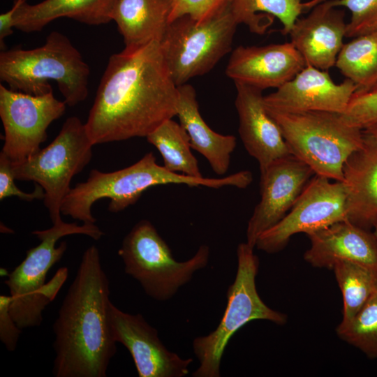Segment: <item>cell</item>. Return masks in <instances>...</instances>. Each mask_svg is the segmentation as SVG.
Instances as JSON below:
<instances>
[{"label": "cell", "instance_id": "1", "mask_svg": "<svg viewBox=\"0 0 377 377\" xmlns=\"http://www.w3.org/2000/svg\"><path fill=\"white\" fill-rule=\"evenodd\" d=\"M178 89L160 42L109 58L85 123L93 145L147 137L177 114Z\"/></svg>", "mask_w": 377, "mask_h": 377}, {"label": "cell", "instance_id": "2", "mask_svg": "<svg viewBox=\"0 0 377 377\" xmlns=\"http://www.w3.org/2000/svg\"><path fill=\"white\" fill-rule=\"evenodd\" d=\"M110 284L99 251L84 252L53 324L56 377H105L117 352L109 327Z\"/></svg>", "mask_w": 377, "mask_h": 377}, {"label": "cell", "instance_id": "3", "mask_svg": "<svg viewBox=\"0 0 377 377\" xmlns=\"http://www.w3.org/2000/svg\"><path fill=\"white\" fill-rule=\"evenodd\" d=\"M90 70L80 52L59 31H52L43 45L0 53V80L13 91L40 96L52 91L54 81L69 106L88 96Z\"/></svg>", "mask_w": 377, "mask_h": 377}, {"label": "cell", "instance_id": "4", "mask_svg": "<svg viewBox=\"0 0 377 377\" xmlns=\"http://www.w3.org/2000/svg\"><path fill=\"white\" fill-rule=\"evenodd\" d=\"M31 233L40 243L27 251L24 260L8 274L4 281L12 297L10 315L22 330L40 325L44 309L55 298L68 277V268L63 267L45 283L48 271L61 260L67 249L66 242L63 241L55 247L57 242L69 235H85L94 240L103 235L94 223H83L78 226L64 221L53 224L49 229Z\"/></svg>", "mask_w": 377, "mask_h": 377}, {"label": "cell", "instance_id": "5", "mask_svg": "<svg viewBox=\"0 0 377 377\" xmlns=\"http://www.w3.org/2000/svg\"><path fill=\"white\" fill-rule=\"evenodd\" d=\"M170 184L220 188L230 186L231 179L228 176L193 177L170 172L159 165L154 154L149 152L134 164L119 170H91L85 182L71 189L62 202L61 214L83 223H95L91 207L96 201L109 198L108 210L117 213L135 204L148 188Z\"/></svg>", "mask_w": 377, "mask_h": 377}, {"label": "cell", "instance_id": "6", "mask_svg": "<svg viewBox=\"0 0 377 377\" xmlns=\"http://www.w3.org/2000/svg\"><path fill=\"white\" fill-rule=\"evenodd\" d=\"M267 110L279 126L290 154L316 175L343 182L346 161L363 144L362 130L348 125L338 113Z\"/></svg>", "mask_w": 377, "mask_h": 377}, {"label": "cell", "instance_id": "7", "mask_svg": "<svg viewBox=\"0 0 377 377\" xmlns=\"http://www.w3.org/2000/svg\"><path fill=\"white\" fill-rule=\"evenodd\" d=\"M246 242L237 249V269L234 282L227 291V305L217 327L206 336L193 341V352L200 365L194 377H219L221 361L229 340L246 323L265 320L276 325L287 322L285 313L269 308L259 296L256 277L259 259Z\"/></svg>", "mask_w": 377, "mask_h": 377}, {"label": "cell", "instance_id": "8", "mask_svg": "<svg viewBox=\"0 0 377 377\" xmlns=\"http://www.w3.org/2000/svg\"><path fill=\"white\" fill-rule=\"evenodd\" d=\"M237 25L229 1L204 21L183 15L170 22L160 45L175 84L206 74L231 52Z\"/></svg>", "mask_w": 377, "mask_h": 377}, {"label": "cell", "instance_id": "9", "mask_svg": "<svg viewBox=\"0 0 377 377\" xmlns=\"http://www.w3.org/2000/svg\"><path fill=\"white\" fill-rule=\"evenodd\" d=\"M118 253L125 273L137 280L148 296L163 302L207 266L209 248L202 244L189 260L178 262L152 223L142 220L124 237Z\"/></svg>", "mask_w": 377, "mask_h": 377}, {"label": "cell", "instance_id": "10", "mask_svg": "<svg viewBox=\"0 0 377 377\" xmlns=\"http://www.w3.org/2000/svg\"><path fill=\"white\" fill-rule=\"evenodd\" d=\"M93 145L85 124L71 117L50 145L21 162H12L15 179L32 181L43 188V200L53 224L63 221L62 202L73 177L90 162Z\"/></svg>", "mask_w": 377, "mask_h": 377}, {"label": "cell", "instance_id": "11", "mask_svg": "<svg viewBox=\"0 0 377 377\" xmlns=\"http://www.w3.org/2000/svg\"><path fill=\"white\" fill-rule=\"evenodd\" d=\"M314 175L290 211L258 238L256 247L268 253L283 249L290 237L309 234L348 219L346 191L342 182Z\"/></svg>", "mask_w": 377, "mask_h": 377}, {"label": "cell", "instance_id": "12", "mask_svg": "<svg viewBox=\"0 0 377 377\" xmlns=\"http://www.w3.org/2000/svg\"><path fill=\"white\" fill-rule=\"evenodd\" d=\"M66 105L52 91L35 96L0 84V117L4 130L1 152L16 163L39 151L47 140V128L63 115Z\"/></svg>", "mask_w": 377, "mask_h": 377}, {"label": "cell", "instance_id": "13", "mask_svg": "<svg viewBox=\"0 0 377 377\" xmlns=\"http://www.w3.org/2000/svg\"><path fill=\"white\" fill-rule=\"evenodd\" d=\"M108 316L113 339L129 351L139 377H183L189 373L193 359L168 350L141 314L125 313L110 302Z\"/></svg>", "mask_w": 377, "mask_h": 377}, {"label": "cell", "instance_id": "14", "mask_svg": "<svg viewBox=\"0 0 377 377\" xmlns=\"http://www.w3.org/2000/svg\"><path fill=\"white\" fill-rule=\"evenodd\" d=\"M314 175L306 163L292 154L274 161L260 173V200L246 228L249 245L255 248L258 237L289 212Z\"/></svg>", "mask_w": 377, "mask_h": 377}, {"label": "cell", "instance_id": "15", "mask_svg": "<svg viewBox=\"0 0 377 377\" xmlns=\"http://www.w3.org/2000/svg\"><path fill=\"white\" fill-rule=\"evenodd\" d=\"M356 91L351 80L336 84L327 71L306 65L292 80L264 96V103L267 110L281 112L342 114Z\"/></svg>", "mask_w": 377, "mask_h": 377}, {"label": "cell", "instance_id": "16", "mask_svg": "<svg viewBox=\"0 0 377 377\" xmlns=\"http://www.w3.org/2000/svg\"><path fill=\"white\" fill-rule=\"evenodd\" d=\"M306 63L291 42L265 46H238L232 51L226 73L234 82L264 90L292 80Z\"/></svg>", "mask_w": 377, "mask_h": 377}, {"label": "cell", "instance_id": "17", "mask_svg": "<svg viewBox=\"0 0 377 377\" xmlns=\"http://www.w3.org/2000/svg\"><path fill=\"white\" fill-rule=\"evenodd\" d=\"M235 84L239 134L249 154L258 161L261 173L272 162L290 152L279 126L265 106L263 90Z\"/></svg>", "mask_w": 377, "mask_h": 377}, {"label": "cell", "instance_id": "18", "mask_svg": "<svg viewBox=\"0 0 377 377\" xmlns=\"http://www.w3.org/2000/svg\"><path fill=\"white\" fill-rule=\"evenodd\" d=\"M344 17L343 10L327 0L314 6L306 17L297 20L289 35L306 65L323 71L335 66L346 37Z\"/></svg>", "mask_w": 377, "mask_h": 377}, {"label": "cell", "instance_id": "19", "mask_svg": "<svg viewBox=\"0 0 377 377\" xmlns=\"http://www.w3.org/2000/svg\"><path fill=\"white\" fill-rule=\"evenodd\" d=\"M311 246L304 259L313 267L332 269L341 261H350L377 269V238L371 230L348 219L307 234Z\"/></svg>", "mask_w": 377, "mask_h": 377}, {"label": "cell", "instance_id": "20", "mask_svg": "<svg viewBox=\"0 0 377 377\" xmlns=\"http://www.w3.org/2000/svg\"><path fill=\"white\" fill-rule=\"evenodd\" d=\"M364 133L362 145L343 168L348 219L371 230L377 223V139Z\"/></svg>", "mask_w": 377, "mask_h": 377}, {"label": "cell", "instance_id": "21", "mask_svg": "<svg viewBox=\"0 0 377 377\" xmlns=\"http://www.w3.org/2000/svg\"><path fill=\"white\" fill-rule=\"evenodd\" d=\"M177 89L176 116L188 135L191 148L207 159L216 175H225L236 147L235 136L218 133L207 124L200 113L195 90L192 85L186 83Z\"/></svg>", "mask_w": 377, "mask_h": 377}, {"label": "cell", "instance_id": "22", "mask_svg": "<svg viewBox=\"0 0 377 377\" xmlns=\"http://www.w3.org/2000/svg\"><path fill=\"white\" fill-rule=\"evenodd\" d=\"M118 0H44L31 5L24 1L13 15V27L26 33L40 31L50 22L68 17L88 25L112 20Z\"/></svg>", "mask_w": 377, "mask_h": 377}, {"label": "cell", "instance_id": "23", "mask_svg": "<svg viewBox=\"0 0 377 377\" xmlns=\"http://www.w3.org/2000/svg\"><path fill=\"white\" fill-rule=\"evenodd\" d=\"M172 0H118L112 20L124 38L125 50L160 42L169 24Z\"/></svg>", "mask_w": 377, "mask_h": 377}, {"label": "cell", "instance_id": "24", "mask_svg": "<svg viewBox=\"0 0 377 377\" xmlns=\"http://www.w3.org/2000/svg\"><path fill=\"white\" fill-rule=\"evenodd\" d=\"M237 22L244 24L250 31L263 34L276 17L282 24L281 32L290 34L300 15L304 13L302 0H229Z\"/></svg>", "mask_w": 377, "mask_h": 377}, {"label": "cell", "instance_id": "25", "mask_svg": "<svg viewBox=\"0 0 377 377\" xmlns=\"http://www.w3.org/2000/svg\"><path fill=\"white\" fill-rule=\"evenodd\" d=\"M163 159V166L170 172L193 177H202L197 158L191 151L188 135L172 119L162 123L146 137Z\"/></svg>", "mask_w": 377, "mask_h": 377}, {"label": "cell", "instance_id": "26", "mask_svg": "<svg viewBox=\"0 0 377 377\" xmlns=\"http://www.w3.org/2000/svg\"><path fill=\"white\" fill-rule=\"evenodd\" d=\"M335 66L355 84V92L370 90L377 84V31L343 44Z\"/></svg>", "mask_w": 377, "mask_h": 377}, {"label": "cell", "instance_id": "27", "mask_svg": "<svg viewBox=\"0 0 377 377\" xmlns=\"http://www.w3.org/2000/svg\"><path fill=\"white\" fill-rule=\"evenodd\" d=\"M332 270L343 297L341 323L350 321L377 289V269L350 261L336 263Z\"/></svg>", "mask_w": 377, "mask_h": 377}, {"label": "cell", "instance_id": "28", "mask_svg": "<svg viewBox=\"0 0 377 377\" xmlns=\"http://www.w3.org/2000/svg\"><path fill=\"white\" fill-rule=\"evenodd\" d=\"M336 332L368 358L377 359V289L350 321L339 324Z\"/></svg>", "mask_w": 377, "mask_h": 377}, {"label": "cell", "instance_id": "29", "mask_svg": "<svg viewBox=\"0 0 377 377\" xmlns=\"http://www.w3.org/2000/svg\"><path fill=\"white\" fill-rule=\"evenodd\" d=\"M335 7L343 6L351 13L346 24V38H356L377 31V0H332Z\"/></svg>", "mask_w": 377, "mask_h": 377}, {"label": "cell", "instance_id": "30", "mask_svg": "<svg viewBox=\"0 0 377 377\" xmlns=\"http://www.w3.org/2000/svg\"><path fill=\"white\" fill-rule=\"evenodd\" d=\"M340 115L348 125L362 131L376 124L377 90L355 92Z\"/></svg>", "mask_w": 377, "mask_h": 377}, {"label": "cell", "instance_id": "31", "mask_svg": "<svg viewBox=\"0 0 377 377\" xmlns=\"http://www.w3.org/2000/svg\"><path fill=\"white\" fill-rule=\"evenodd\" d=\"M229 0H172L169 21L189 15L201 22L219 11Z\"/></svg>", "mask_w": 377, "mask_h": 377}, {"label": "cell", "instance_id": "32", "mask_svg": "<svg viewBox=\"0 0 377 377\" xmlns=\"http://www.w3.org/2000/svg\"><path fill=\"white\" fill-rule=\"evenodd\" d=\"M11 161L2 152L0 154V200L6 198L16 196L24 201L43 200V188L36 184L34 190L31 193L21 191L15 184V179L11 168Z\"/></svg>", "mask_w": 377, "mask_h": 377}, {"label": "cell", "instance_id": "33", "mask_svg": "<svg viewBox=\"0 0 377 377\" xmlns=\"http://www.w3.org/2000/svg\"><path fill=\"white\" fill-rule=\"evenodd\" d=\"M11 302L10 295H0V339L10 352L16 349L22 332V329L10 315Z\"/></svg>", "mask_w": 377, "mask_h": 377}, {"label": "cell", "instance_id": "34", "mask_svg": "<svg viewBox=\"0 0 377 377\" xmlns=\"http://www.w3.org/2000/svg\"><path fill=\"white\" fill-rule=\"evenodd\" d=\"M26 0H15L13 7L7 12L0 15V47L5 50L4 40L13 33V15L17 9Z\"/></svg>", "mask_w": 377, "mask_h": 377}, {"label": "cell", "instance_id": "35", "mask_svg": "<svg viewBox=\"0 0 377 377\" xmlns=\"http://www.w3.org/2000/svg\"><path fill=\"white\" fill-rule=\"evenodd\" d=\"M327 0H311L307 2H303V8L304 12L312 9L314 6Z\"/></svg>", "mask_w": 377, "mask_h": 377}, {"label": "cell", "instance_id": "36", "mask_svg": "<svg viewBox=\"0 0 377 377\" xmlns=\"http://www.w3.org/2000/svg\"><path fill=\"white\" fill-rule=\"evenodd\" d=\"M363 131L377 139V124L367 128Z\"/></svg>", "mask_w": 377, "mask_h": 377}, {"label": "cell", "instance_id": "37", "mask_svg": "<svg viewBox=\"0 0 377 377\" xmlns=\"http://www.w3.org/2000/svg\"><path fill=\"white\" fill-rule=\"evenodd\" d=\"M374 235H376V238H377V223L375 224L374 227Z\"/></svg>", "mask_w": 377, "mask_h": 377}, {"label": "cell", "instance_id": "38", "mask_svg": "<svg viewBox=\"0 0 377 377\" xmlns=\"http://www.w3.org/2000/svg\"><path fill=\"white\" fill-rule=\"evenodd\" d=\"M370 90H377V84L374 85ZM369 90V91H370Z\"/></svg>", "mask_w": 377, "mask_h": 377}]
</instances>
